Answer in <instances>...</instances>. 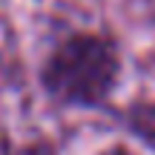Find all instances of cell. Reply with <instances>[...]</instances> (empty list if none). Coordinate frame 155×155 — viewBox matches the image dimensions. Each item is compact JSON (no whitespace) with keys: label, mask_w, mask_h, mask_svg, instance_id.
Listing matches in <instances>:
<instances>
[{"label":"cell","mask_w":155,"mask_h":155,"mask_svg":"<svg viewBox=\"0 0 155 155\" xmlns=\"http://www.w3.org/2000/svg\"><path fill=\"white\" fill-rule=\"evenodd\" d=\"M106 155H132V152H129V150H124V147H112Z\"/></svg>","instance_id":"obj_4"},{"label":"cell","mask_w":155,"mask_h":155,"mask_svg":"<svg viewBox=\"0 0 155 155\" xmlns=\"http://www.w3.org/2000/svg\"><path fill=\"white\" fill-rule=\"evenodd\" d=\"M127 127L141 144L155 150V101H141V104L129 106Z\"/></svg>","instance_id":"obj_2"},{"label":"cell","mask_w":155,"mask_h":155,"mask_svg":"<svg viewBox=\"0 0 155 155\" xmlns=\"http://www.w3.org/2000/svg\"><path fill=\"white\" fill-rule=\"evenodd\" d=\"M121 75V55L106 35L75 32L43 63V89L63 106H101Z\"/></svg>","instance_id":"obj_1"},{"label":"cell","mask_w":155,"mask_h":155,"mask_svg":"<svg viewBox=\"0 0 155 155\" xmlns=\"http://www.w3.org/2000/svg\"><path fill=\"white\" fill-rule=\"evenodd\" d=\"M3 155H55V150H52L46 141H29V144H15V147H9Z\"/></svg>","instance_id":"obj_3"}]
</instances>
